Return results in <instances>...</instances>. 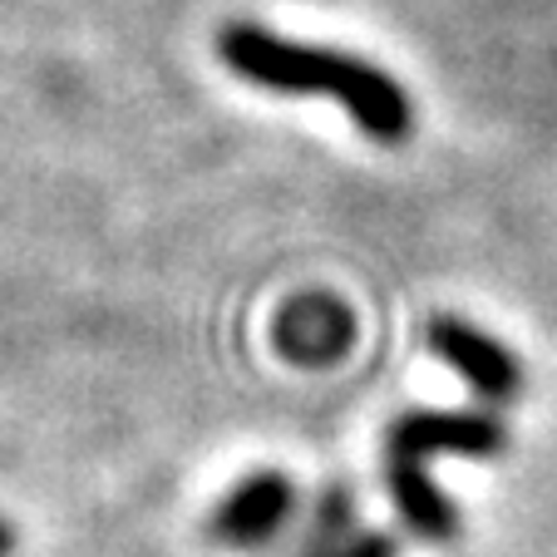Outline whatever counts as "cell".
Instances as JSON below:
<instances>
[{"label": "cell", "mask_w": 557, "mask_h": 557, "mask_svg": "<svg viewBox=\"0 0 557 557\" xmlns=\"http://www.w3.org/2000/svg\"><path fill=\"white\" fill-rule=\"evenodd\" d=\"M331 557H400V543L389 533H356L346 547H336Z\"/></svg>", "instance_id": "obj_7"}, {"label": "cell", "mask_w": 557, "mask_h": 557, "mask_svg": "<svg viewBox=\"0 0 557 557\" xmlns=\"http://www.w3.org/2000/svg\"><path fill=\"white\" fill-rule=\"evenodd\" d=\"M276 350L296 366H331L350 350L356 341V321L341 301L331 296H296V301L282 306L276 315Z\"/></svg>", "instance_id": "obj_5"}, {"label": "cell", "mask_w": 557, "mask_h": 557, "mask_svg": "<svg viewBox=\"0 0 557 557\" xmlns=\"http://www.w3.org/2000/svg\"><path fill=\"white\" fill-rule=\"evenodd\" d=\"M424 341H430V350L454 375H463V385L479 400L513 405L523 395V366H518V356L504 341L488 336V331H479L473 321H463V315H434L430 326H424Z\"/></svg>", "instance_id": "obj_3"}, {"label": "cell", "mask_w": 557, "mask_h": 557, "mask_svg": "<svg viewBox=\"0 0 557 557\" xmlns=\"http://www.w3.org/2000/svg\"><path fill=\"white\" fill-rule=\"evenodd\" d=\"M15 553V528L0 518V557H11Z\"/></svg>", "instance_id": "obj_8"}, {"label": "cell", "mask_w": 557, "mask_h": 557, "mask_svg": "<svg viewBox=\"0 0 557 557\" xmlns=\"http://www.w3.org/2000/svg\"><path fill=\"white\" fill-rule=\"evenodd\" d=\"M296 508V484L282 469H252L208 513V537L222 547H262L286 528Z\"/></svg>", "instance_id": "obj_4"}, {"label": "cell", "mask_w": 557, "mask_h": 557, "mask_svg": "<svg viewBox=\"0 0 557 557\" xmlns=\"http://www.w3.org/2000/svg\"><path fill=\"white\" fill-rule=\"evenodd\" d=\"M508 449V430L488 410H410L385 434V484L400 508L405 528L424 543L459 537V508L424 479L430 454H463V459H498Z\"/></svg>", "instance_id": "obj_2"}, {"label": "cell", "mask_w": 557, "mask_h": 557, "mask_svg": "<svg viewBox=\"0 0 557 557\" xmlns=\"http://www.w3.org/2000/svg\"><path fill=\"white\" fill-rule=\"evenodd\" d=\"M350 528H356V494L346 484H326L311 508L301 543H296V557H331L336 547L350 543Z\"/></svg>", "instance_id": "obj_6"}, {"label": "cell", "mask_w": 557, "mask_h": 557, "mask_svg": "<svg viewBox=\"0 0 557 557\" xmlns=\"http://www.w3.org/2000/svg\"><path fill=\"white\" fill-rule=\"evenodd\" d=\"M218 60L247 85L272 89V95H321L336 99L356 128L375 144L395 148L414 134V99L389 70L326 45L286 40L252 21H232L218 30Z\"/></svg>", "instance_id": "obj_1"}]
</instances>
